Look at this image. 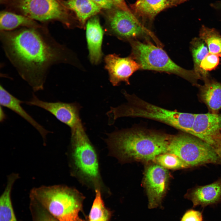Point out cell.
Masks as SVG:
<instances>
[{
    "label": "cell",
    "instance_id": "cell-1",
    "mask_svg": "<svg viewBox=\"0 0 221 221\" xmlns=\"http://www.w3.org/2000/svg\"><path fill=\"white\" fill-rule=\"evenodd\" d=\"M0 38L8 58L34 91L43 89L53 65L64 63L81 66L73 52L52 37L47 25L0 31Z\"/></svg>",
    "mask_w": 221,
    "mask_h": 221
},
{
    "label": "cell",
    "instance_id": "cell-2",
    "mask_svg": "<svg viewBox=\"0 0 221 221\" xmlns=\"http://www.w3.org/2000/svg\"><path fill=\"white\" fill-rule=\"evenodd\" d=\"M105 140L108 155L121 163L153 161L158 155L168 152L172 135L154 131L127 129L108 134Z\"/></svg>",
    "mask_w": 221,
    "mask_h": 221
},
{
    "label": "cell",
    "instance_id": "cell-3",
    "mask_svg": "<svg viewBox=\"0 0 221 221\" xmlns=\"http://www.w3.org/2000/svg\"><path fill=\"white\" fill-rule=\"evenodd\" d=\"M71 130L67 153L71 176L89 189L110 192L101 173L98 152L87 135L82 122Z\"/></svg>",
    "mask_w": 221,
    "mask_h": 221
},
{
    "label": "cell",
    "instance_id": "cell-4",
    "mask_svg": "<svg viewBox=\"0 0 221 221\" xmlns=\"http://www.w3.org/2000/svg\"><path fill=\"white\" fill-rule=\"evenodd\" d=\"M30 196L31 201L46 209L59 221H83L78 214L84 197L73 187L58 184L34 187Z\"/></svg>",
    "mask_w": 221,
    "mask_h": 221
},
{
    "label": "cell",
    "instance_id": "cell-5",
    "mask_svg": "<svg viewBox=\"0 0 221 221\" xmlns=\"http://www.w3.org/2000/svg\"><path fill=\"white\" fill-rule=\"evenodd\" d=\"M123 93L127 103L109 111L113 121L122 117H140L154 119L191 134L196 114L181 112L165 109L144 101L125 91Z\"/></svg>",
    "mask_w": 221,
    "mask_h": 221
},
{
    "label": "cell",
    "instance_id": "cell-6",
    "mask_svg": "<svg viewBox=\"0 0 221 221\" xmlns=\"http://www.w3.org/2000/svg\"><path fill=\"white\" fill-rule=\"evenodd\" d=\"M6 10L21 14L42 24L57 21L69 29L80 25L65 0H0Z\"/></svg>",
    "mask_w": 221,
    "mask_h": 221
},
{
    "label": "cell",
    "instance_id": "cell-7",
    "mask_svg": "<svg viewBox=\"0 0 221 221\" xmlns=\"http://www.w3.org/2000/svg\"><path fill=\"white\" fill-rule=\"evenodd\" d=\"M130 56L140 65L141 69L173 74L186 79L194 85L200 79L194 71L183 68L173 61L161 47L150 41L133 40Z\"/></svg>",
    "mask_w": 221,
    "mask_h": 221
},
{
    "label": "cell",
    "instance_id": "cell-8",
    "mask_svg": "<svg viewBox=\"0 0 221 221\" xmlns=\"http://www.w3.org/2000/svg\"><path fill=\"white\" fill-rule=\"evenodd\" d=\"M105 10L104 31L107 34L129 42L134 40L150 41L151 39L157 45L162 47L153 32L134 15L130 9L125 10L114 7Z\"/></svg>",
    "mask_w": 221,
    "mask_h": 221
},
{
    "label": "cell",
    "instance_id": "cell-9",
    "mask_svg": "<svg viewBox=\"0 0 221 221\" xmlns=\"http://www.w3.org/2000/svg\"><path fill=\"white\" fill-rule=\"evenodd\" d=\"M168 153L177 156L190 167L209 163L219 164L221 162L212 146L184 132L172 135Z\"/></svg>",
    "mask_w": 221,
    "mask_h": 221
},
{
    "label": "cell",
    "instance_id": "cell-10",
    "mask_svg": "<svg viewBox=\"0 0 221 221\" xmlns=\"http://www.w3.org/2000/svg\"><path fill=\"white\" fill-rule=\"evenodd\" d=\"M169 178L166 169L157 164H150L146 168L143 184L149 208L157 207L161 204L166 192Z\"/></svg>",
    "mask_w": 221,
    "mask_h": 221
},
{
    "label": "cell",
    "instance_id": "cell-11",
    "mask_svg": "<svg viewBox=\"0 0 221 221\" xmlns=\"http://www.w3.org/2000/svg\"><path fill=\"white\" fill-rule=\"evenodd\" d=\"M25 103L30 106L38 107L49 112L71 129L81 122L79 115L81 107L77 103L44 101L38 99L34 94L31 99Z\"/></svg>",
    "mask_w": 221,
    "mask_h": 221
},
{
    "label": "cell",
    "instance_id": "cell-12",
    "mask_svg": "<svg viewBox=\"0 0 221 221\" xmlns=\"http://www.w3.org/2000/svg\"><path fill=\"white\" fill-rule=\"evenodd\" d=\"M104 60L110 81L114 86H118L122 82L129 84L130 77L136 71L141 69L139 64L130 56L122 57L115 54H109L105 57Z\"/></svg>",
    "mask_w": 221,
    "mask_h": 221
},
{
    "label": "cell",
    "instance_id": "cell-13",
    "mask_svg": "<svg viewBox=\"0 0 221 221\" xmlns=\"http://www.w3.org/2000/svg\"><path fill=\"white\" fill-rule=\"evenodd\" d=\"M221 114H196L191 135L213 146L221 138Z\"/></svg>",
    "mask_w": 221,
    "mask_h": 221
},
{
    "label": "cell",
    "instance_id": "cell-14",
    "mask_svg": "<svg viewBox=\"0 0 221 221\" xmlns=\"http://www.w3.org/2000/svg\"><path fill=\"white\" fill-rule=\"evenodd\" d=\"M188 0H137L130 5L129 8L134 15L146 26L147 24L151 25L161 12L177 6Z\"/></svg>",
    "mask_w": 221,
    "mask_h": 221
},
{
    "label": "cell",
    "instance_id": "cell-15",
    "mask_svg": "<svg viewBox=\"0 0 221 221\" xmlns=\"http://www.w3.org/2000/svg\"><path fill=\"white\" fill-rule=\"evenodd\" d=\"M85 28L89 59L92 64L97 65L101 62L103 56L102 47L105 32L99 17L96 15L88 19Z\"/></svg>",
    "mask_w": 221,
    "mask_h": 221
},
{
    "label": "cell",
    "instance_id": "cell-16",
    "mask_svg": "<svg viewBox=\"0 0 221 221\" xmlns=\"http://www.w3.org/2000/svg\"><path fill=\"white\" fill-rule=\"evenodd\" d=\"M184 197L192 202L193 207H205L221 202V178L211 184L190 189Z\"/></svg>",
    "mask_w": 221,
    "mask_h": 221
},
{
    "label": "cell",
    "instance_id": "cell-17",
    "mask_svg": "<svg viewBox=\"0 0 221 221\" xmlns=\"http://www.w3.org/2000/svg\"><path fill=\"white\" fill-rule=\"evenodd\" d=\"M24 103L8 92L1 85L0 87V106L6 107L19 115L33 126L39 132L46 145V136L50 132L37 122L23 109L21 104Z\"/></svg>",
    "mask_w": 221,
    "mask_h": 221
},
{
    "label": "cell",
    "instance_id": "cell-18",
    "mask_svg": "<svg viewBox=\"0 0 221 221\" xmlns=\"http://www.w3.org/2000/svg\"><path fill=\"white\" fill-rule=\"evenodd\" d=\"M199 97L207 106L209 113H219L221 110V83L205 81L203 85L199 86Z\"/></svg>",
    "mask_w": 221,
    "mask_h": 221
},
{
    "label": "cell",
    "instance_id": "cell-19",
    "mask_svg": "<svg viewBox=\"0 0 221 221\" xmlns=\"http://www.w3.org/2000/svg\"><path fill=\"white\" fill-rule=\"evenodd\" d=\"M65 3L68 8L74 13L81 28H85L88 19L102 10L91 0H65Z\"/></svg>",
    "mask_w": 221,
    "mask_h": 221
},
{
    "label": "cell",
    "instance_id": "cell-20",
    "mask_svg": "<svg viewBox=\"0 0 221 221\" xmlns=\"http://www.w3.org/2000/svg\"><path fill=\"white\" fill-rule=\"evenodd\" d=\"M42 24L21 14L6 10L0 12V31H11L25 27H38Z\"/></svg>",
    "mask_w": 221,
    "mask_h": 221
},
{
    "label": "cell",
    "instance_id": "cell-21",
    "mask_svg": "<svg viewBox=\"0 0 221 221\" xmlns=\"http://www.w3.org/2000/svg\"><path fill=\"white\" fill-rule=\"evenodd\" d=\"M19 177L18 173H14L7 176L6 185L0 198V221H17L13 208L11 194L14 184Z\"/></svg>",
    "mask_w": 221,
    "mask_h": 221
},
{
    "label": "cell",
    "instance_id": "cell-22",
    "mask_svg": "<svg viewBox=\"0 0 221 221\" xmlns=\"http://www.w3.org/2000/svg\"><path fill=\"white\" fill-rule=\"evenodd\" d=\"M191 50L194 71L200 79H203L205 81L207 79V75L202 70L200 65L203 60L209 53L207 46L203 40L196 38L192 42Z\"/></svg>",
    "mask_w": 221,
    "mask_h": 221
},
{
    "label": "cell",
    "instance_id": "cell-23",
    "mask_svg": "<svg viewBox=\"0 0 221 221\" xmlns=\"http://www.w3.org/2000/svg\"><path fill=\"white\" fill-rule=\"evenodd\" d=\"M200 38L206 43L209 53H221V36L215 29L202 27L200 32Z\"/></svg>",
    "mask_w": 221,
    "mask_h": 221
},
{
    "label": "cell",
    "instance_id": "cell-24",
    "mask_svg": "<svg viewBox=\"0 0 221 221\" xmlns=\"http://www.w3.org/2000/svg\"><path fill=\"white\" fill-rule=\"evenodd\" d=\"M95 197L90 211L89 221H107L109 214L105 207L99 190L95 191Z\"/></svg>",
    "mask_w": 221,
    "mask_h": 221
},
{
    "label": "cell",
    "instance_id": "cell-25",
    "mask_svg": "<svg viewBox=\"0 0 221 221\" xmlns=\"http://www.w3.org/2000/svg\"><path fill=\"white\" fill-rule=\"evenodd\" d=\"M153 161L166 169H178L190 167L177 156L169 153L158 155Z\"/></svg>",
    "mask_w": 221,
    "mask_h": 221
},
{
    "label": "cell",
    "instance_id": "cell-26",
    "mask_svg": "<svg viewBox=\"0 0 221 221\" xmlns=\"http://www.w3.org/2000/svg\"><path fill=\"white\" fill-rule=\"evenodd\" d=\"M219 60L217 54L209 52L201 62L200 67L202 70L208 75L207 71L215 68L219 64Z\"/></svg>",
    "mask_w": 221,
    "mask_h": 221
},
{
    "label": "cell",
    "instance_id": "cell-27",
    "mask_svg": "<svg viewBox=\"0 0 221 221\" xmlns=\"http://www.w3.org/2000/svg\"><path fill=\"white\" fill-rule=\"evenodd\" d=\"M180 221H203L202 213L199 211L188 210L184 214Z\"/></svg>",
    "mask_w": 221,
    "mask_h": 221
},
{
    "label": "cell",
    "instance_id": "cell-28",
    "mask_svg": "<svg viewBox=\"0 0 221 221\" xmlns=\"http://www.w3.org/2000/svg\"><path fill=\"white\" fill-rule=\"evenodd\" d=\"M102 10H108L115 7L110 0H91Z\"/></svg>",
    "mask_w": 221,
    "mask_h": 221
},
{
    "label": "cell",
    "instance_id": "cell-29",
    "mask_svg": "<svg viewBox=\"0 0 221 221\" xmlns=\"http://www.w3.org/2000/svg\"><path fill=\"white\" fill-rule=\"evenodd\" d=\"M114 6L117 8L125 10L130 9L125 0H110Z\"/></svg>",
    "mask_w": 221,
    "mask_h": 221
},
{
    "label": "cell",
    "instance_id": "cell-30",
    "mask_svg": "<svg viewBox=\"0 0 221 221\" xmlns=\"http://www.w3.org/2000/svg\"><path fill=\"white\" fill-rule=\"evenodd\" d=\"M221 161V138L219 139L213 146Z\"/></svg>",
    "mask_w": 221,
    "mask_h": 221
},
{
    "label": "cell",
    "instance_id": "cell-31",
    "mask_svg": "<svg viewBox=\"0 0 221 221\" xmlns=\"http://www.w3.org/2000/svg\"><path fill=\"white\" fill-rule=\"evenodd\" d=\"M38 221H59L53 216H49L48 215L44 214L41 215Z\"/></svg>",
    "mask_w": 221,
    "mask_h": 221
},
{
    "label": "cell",
    "instance_id": "cell-32",
    "mask_svg": "<svg viewBox=\"0 0 221 221\" xmlns=\"http://www.w3.org/2000/svg\"><path fill=\"white\" fill-rule=\"evenodd\" d=\"M6 115L2 107V106H0V121L1 122H2L6 118Z\"/></svg>",
    "mask_w": 221,
    "mask_h": 221
},
{
    "label": "cell",
    "instance_id": "cell-33",
    "mask_svg": "<svg viewBox=\"0 0 221 221\" xmlns=\"http://www.w3.org/2000/svg\"><path fill=\"white\" fill-rule=\"evenodd\" d=\"M221 53L220 55H221V53Z\"/></svg>",
    "mask_w": 221,
    "mask_h": 221
},
{
    "label": "cell",
    "instance_id": "cell-34",
    "mask_svg": "<svg viewBox=\"0 0 221 221\" xmlns=\"http://www.w3.org/2000/svg\"></svg>",
    "mask_w": 221,
    "mask_h": 221
}]
</instances>
